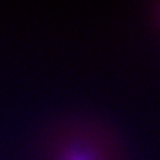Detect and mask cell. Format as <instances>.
I'll list each match as a JSON object with an SVG mask.
<instances>
[{"label":"cell","instance_id":"cell-1","mask_svg":"<svg viewBox=\"0 0 160 160\" xmlns=\"http://www.w3.org/2000/svg\"><path fill=\"white\" fill-rule=\"evenodd\" d=\"M88 131L63 136L54 147L51 160H112L108 147Z\"/></svg>","mask_w":160,"mask_h":160}]
</instances>
